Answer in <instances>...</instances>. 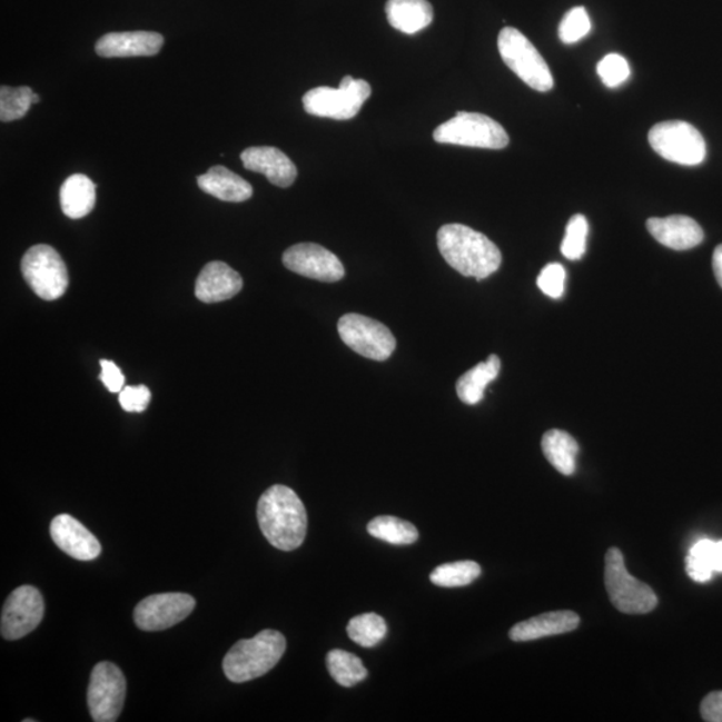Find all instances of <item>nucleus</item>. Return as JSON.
<instances>
[{
    "instance_id": "obj_6",
    "label": "nucleus",
    "mask_w": 722,
    "mask_h": 722,
    "mask_svg": "<svg viewBox=\"0 0 722 722\" xmlns=\"http://www.w3.org/2000/svg\"><path fill=\"white\" fill-rule=\"evenodd\" d=\"M434 139L439 144L494 150L505 149L510 141L506 130L493 118L466 111L442 123L434 131Z\"/></svg>"
},
{
    "instance_id": "obj_20",
    "label": "nucleus",
    "mask_w": 722,
    "mask_h": 722,
    "mask_svg": "<svg viewBox=\"0 0 722 722\" xmlns=\"http://www.w3.org/2000/svg\"><path fill=\"white\" fill-rule=\"evenodd\" d=\"M580 626V617L574 612L561 611L538 615L516 624L510 631V639L515 642H527L565 634Z\"/></svg>"
},
{
    "instance_id": "obj_39",
    "label": "nucleus",
    "mask_w": 722,
    "mask_h": 722,
    "mask_svg": "<svg viewBox=\"0 0 722 722\" xmlns=\"http://www.w3.org/2000/svg\"><path fill=\"white\" fill-rule=\"evenodd\" d=\"M713 270H714L715 280L719 281L720 287L722 288V244L714 249Z\"/></svg>"
},
{
    "instance_id": "obj_4",
    "label": "nucleus",
    "mask_w": 722,
    "mask_h": 722,
    "mask_svg": "<svg viewBox=\"0 0 722 722\" xmlns=\"http://www.w3.org/2000/svg\"><path fill=\"white\" fill-rule=\"evenodd\" d=\"M605 586L612 604L626 614H646L659 604L651 586L627 573L624 555L611 548L605 556Z\"/></svg>"
},
{
    "instance_id": "obj_14",
    "label": "nucleus",
    "mask_w": 722,
    "mask_h": 722,
    "mask_svg": "<svg viewBox=\"0 0 722 722\" xmlns=\"http://www.w3.org/2000/svg\"><path fill=\"white\" fill-rule=\"evenodd\" d=\"M283 263L295 274L323 283L340 281L346 270L333 251L313 243L294 245L284 251Z\"/></svg>"
},
{
    "instance_id": "obj_23",
    "label": "nucleus",
    "mask_w": 722,
    "mask_h": 722,
    "mask_svg": "<svg viewBox=\"0 0 722 722\" xmlns=\"http://www.w3.org/2000/svg\"><path fill=\"white\" fill-rule=\"evenodd\" d=\"M59 198L65 216L79 220L96 207V184L88 176L72 175L63 182Z\"/></svg>"
},
{
    "instance_id": "obj_7",
    "label": "nucleus",
    "mask_w": 722,
    "mask_h": 722,
    "mask_svg": "<svg viewBox=\"0 0 722 722\" xmlns=\"http://www.w3.org/2000/svg\"><path fill=\"white\" fill-rule=\"evenodd\" d=\"M498 49L503 62L530 88L545 92L553 89L554 78L535 46L514 28L500 32Z\"/></svg>"
},
{
    "instance_id": "obj_34",
    "label": "nucleus",
    "mask_w": 722,
    "mask_h": 722,
    "mask_svg": "<svg viewBox=\"0 0 722 722\" xmlns=\"http://www.w3.org/2000/svg\"><path fill=\"white\" fill-rule=\"evenodd\" d=\"M597 72L602 82L611 89L624 85L632 76L631 66L620 55H609L602 59L597 66Z\"/></svg>"
},
{
    "instance_id": "obj_31",
    "label": "nucleus",
    "mask_w": 722,
    "mask_h": 722,
    "mask_svg": "<svg viewBox=\"0 0 722 722\" xmlns=\"http://www.w3.org/2000/svg\"><path fill=\"white\" fill-rule=\"evenodd\" d=\"M34 91L30 88H9L2 86L0 89V119L2 122H12L28 115L31 108Z\"/></svg>"
},
{
    "instance_id": "obj_33",
    "label": "nucleus",
    "mask_w": 722,
    "mask_h": 722,
    "mask_svg": "<svg viewBox=\"0 0 722 722\" xmlns=\"http://www.w3.org/2000/svg\"><path fill=\"white\" fill-rule=\"evenodd\" d=\"M591 30L592 22L585 8H574L563 17L558 34L563 43L573 44L584 39Z\"/></svg>"
},
{
    "instance_id": "obj_27",
    "label": "nucleus",
    "mask_w": 722,
    "mask_h": 722,
    "mask_svg": "<svg viewBox=\"0 0 722 722\" xmlns=\"http://www.w3.org/2000/svg\"><path fill=\"white\" fill-rule=\"evenodd\" d=\"M367 530L374 538L395 546L413 545L419 538V532L413 523L396 518V516H376L368 523Z\"/></svg>"
},
{
    "instance_id": "obj_18",
    "label": "nucleus",
    "mask_w": 722,
    "mask_h": 722,
    "mask_svg": "<svg viewBox=\"0 0 722 722\" xmlns=\"http://www.w3.org/2000/svg\"><path fill=\"white\" fill-rule=\"evenodd\" d=\"M241 161L245 169L256 171L268 178L278 188H288L296 181L297 168L280 149L255 147L244 150Z\"/></svg>"
},
{
    "instance_id": "obj_11",
    "label": "nucleus",
    "mask_w": 722,
    "mask_h": 722,
    "mask_svg": "<svg viewBox=\"0 0 722 722\" xmlns=\"http://www.w3.org/2000/svg\"><path fill=\"white\" fill-rule=\"evenodd\" d=\"M125 675L111 662H99L92 669L88 689V705L96 722H115L123 709Z\"/></svg>"
},
{
    "instance_id": "obj_5",
    "label": "nucleus",
    "mask_w": 722,
    "mask_h": 722,
    "mask_svg": "<svg viewBox=\"0 0 722 722\" xmlns=\"http://www.w3.org/2000/svg\"><path fill=\"white\" fill-rule=\"evenodd\" d=\"M370 95L373 89L367 81L347 76L337 89L322 86L309 90L303 98V105L310 116L348 121L357 116Z\"/></svg>"
},
{
    "instance_id": "obj_25",
    "label": "nucleus",
    "mask_w": 722,
    "mask_h": 722,
    "mask_svg": "<svg viewBox=\"0 0 722 722\" xmlns=\"http://www.w3.org/2000/svg\"><path fill=\"white\" fill-rule=\"evenodd\" d=\"M686 573L699 584L711 581L713 574H722V540H701L689 550Z\"/></svg>"
},
{
    "instance_id": "obj_26",
    "label": "nucleus",
    "mask_w": 722,
    "mask_h": 722,
    "mask_svg": "<svg viewBox=\"0 0 722 722\" xmlns=\"http://www.w3.org/2000/svg\"><path fill=\"white\" fill-rule=\"evenodd\" d=\"M542 452L556 472L573 475L576 468L578 443L572 435L561 429H550L542 438Z\"/></svg>"
},
{
    "instance_id": "obj_22",
    "label": "nucleus",
    "mask_w": 722,
    "mask_h": 722,
    "mask_svg": "<svg viewBox=\"0 0 722 722\" xmlns=\"http://www.w3.org/2000/svg\"><path fill=\"white\" fill-rule=\"evenodd\" d=\"M386 14L394 29L414 36L434 21V9L428 0H388Z\"/></svg>"
},
{
    "instance_id": "obj_19",
    "label": "nucleus",
    "mask_w": 722,
    "mask_h": 722,
    "mask_svg": "<svg viewBox=\"0 0 722 722\" xmlns=\"http://www.w3.org/2000/svg\"><path fill=\"white\" fill-rule=\"evenodd\" d=\"M646 228L655 240L674 250L692 249L704 240V230L686 216L649 218Z\"/></svg>"
},
{
    "instance_id": "obj_12",
    "label": "nucleus",
    "mask_w": 722,
    "mask_h": 722,
    "mask_svg": "<svg viewBox=\"0 0 722 722\" xmlns=\"http://www.w3.org/2000/svg\"><path fill=\"white\" fill-rule=\"evenodd\" d=\"M43 614L44 602L38 589L28 585L16 589L3 605L0 621L3 639H23L41 624Z\"/></svg>"
},
{
    "instance_id": "obj_8",
    "label": "nucleus",
    "mask_w": 722,
    "mask_h": 722,
    "mask_svg": "<svg viewBox=\"0 0 722 722\" xmlns=\"http://www.w3.org/2000/svg\"><path fill=\"white\" fill-rule=\"evenodd\" d=\"M21 269L26 283L42 300H58L68 290V268L61 255L50 245H34L26 251Z\"/></svg>"
},
{
    "instance_id": "obj_37",
    "label": "nucleus",
    "mask_w": 722,
    "mask_h": 722,
    "mask_svg": "<svg viewBox=\"0 0 722 722\" xmlns=\"http://www.w3.org/2000/svg\"><path fill=\"white\" fill-rule=\"evenodd\" d=\"M101 380L111 394H119L125 388V376L115 362L101 360Z\"/></svg>"
},
{
    "instance_id": "obj_28",
    "label": "nucleus",
    "mask_w": 722,
    "mask_h": 722,
    "mask_svg": "<svg viewBox=\"0 0 722 722\" xmlns=\"http://www.w3.org/2000/svg\"><path fill=\"white\" fill-rule=\"evenodd\" d=\"M327 667L337 684L344 688L355 686L368 675L366 666L357 655L339 649L328 653Z\"/></svg>"
},
{
    "instance_id": "obj_32",
    "label": "nucleus",
    "mask_w": 722,
    "mask_h": 722,
    "mask_svg": "<svg viewBox=\"0 0 722 722\" xmlns=\"http://www.w3.org/2000/svg\"><path fill=\"white\" fill-rule=\"evenodd\" d=\"M589 236V222L585 216L575 215L570 218L566 227V235L561 245L562 255L567 260H581L586 251Z\"/></svg>"
},
{
    "instance_id": "obj_24",
    "label": "nucleus",
    "mask_w": 722,
    "mask_h": 722,
    "mask_svg": "<svg viewBox=\"0 0 722 722\" xmlns=\"http://www.w3.org/2000/svg\"><path fill=\"white\" fill-rule=\"evenodd\" d=\"M502 363L498 356L492 355L486 362L467 370L456 383V394L463 403L474 406L478 404L489 383L494 382L501 373Z\"/></svg>"
},
{
    "instance_id": "obj_36",
    "label": "nucleus",
    "mask_w": 722,
    "mask_h": 722,
    "mask_svg": "<svg viewBox=\"0 0 722 722\" xmlns=\"http://www.w3.org/2000/svg\"><path fill=\"white\" fill-rule=\"evenodd\" d=\"M150 400L151 394L147 386H128L119 393V403L126 413H144Z\"/></svg>"
},
{
    "instance_id": "obj_1",
    "label": "nucleus",
    "mask_w": 722,
    "mask_h": 722,
    "mask_svg": "<svg viewBox=\"0 0 722 722\" xmlns=\"http://www.w3.org/2000/svg\"><path fill=\"white\" fill-rule=\"evenodd\" d=\"M257 520L265 538L284 552L299 548L306 540L308 516L293 488L275 485L261 495Z\"/></svg>"
},
{
    "instance_id": "obj_16",
    "label": "nucleus",
    "mask_w": 722,
    "mask_h": 722,
    "mask_svg": "<svg viewBox=\"0 0 722 722\" xmlns=\"http://www.w3.org/2000/svg\"><path fill=\"white\" fill-rule=\"evenodd\" d=\"M164 37L151 31L110 32L96 44L103 58L154 57L161 51Z\"/></svg>"
},
{
    "instance_id": "obj_30",
    "label": "nucleus",
    "mask_w": 722,
    "mask_h": 722,
    "mask_svg": "<svg viewBox=\"0 0 722 722\" xmlns=\"http://www.w3.org/2000/svg\"><path fill=\"white\" fill-rule=\"evenodd\" d=\"M349 639L363 647H373L386 637L387 624L380 615L366 613L357 615L347 626Z\"/></svg>"
},
{
    "instance_id": "obj_38",
    "label": "nucleus",
    "mask_w": 722,
    "mask_h": 722,
    "mask_svg": "<svg viewBox=\"0 0 722 722\" xmlns=\"http://www.w3.org/2000/svg\"><path fill=\"white\" fill-rule=\"evenodd\" d=\"M701 715L708 722H722V692H712L701 702Z\"/></svg>"
},
{
    "instance_id": "obj_9",
    "label": "nucleus",
    "mask_w": 722,
    "mask_h": 722,
    "mask_svg": "<svg viewBox=\"0 0 722 722\" xmlns=\"http://www.w3.org/2000/svg\"><path fill=\"white\" fill-rule=\"evenodd\" d=\"M649 144L665 160L685 167H695L706 157L704 137L688 122L666 121L653 126L649 131Z\"/></svg>"
},
{
    "instance_id": "obj_2",
    "label": "nucleus",
    "mask_w": 722,
    "mask_h": 722,
    "mask_svg": "<svg viewBox=\"0 0 722 722\" xmlns=\"http://www.w3.org/2000/svg\"><path fill=\"white\" fill-rule=\"evenodd\" d=\"M438 248L449 267L476 280L495 274L502 265L498 247L479 231L462 224H448L438 231Z\"/></svg>"
},
{
    "instance_id": "obj_13",
    "label": "nucleus",
    "mask_w": 722,
    "mask_h": 722,
    "mask_svg": "<svg viewBox=\"0 0 722 722\" xmlns=\"http://www.w3.org/2000/svg\"><path fill=\"white\" fill-rule=\"evenodd\" d=\"M196 600L185 593H162L144 599L135 609L136 625L145 632H160L188 619Z\"/></svg>"
},
{
    "instance_id": "obj_21",
    "label": "nucleus",
    "mask_w": 722,
    "mask_h": 722,
    "mask_svg": "<svg viewBox=\"0 0 722 722\" xmlns=\"http://www.w3.org/2000/svg\"><path fill=\"white\" fill-rule=\"evenodd\" d=\"M198 187L205 194L227 202H244L254 196V188L243 177L229 169L217 165L207 174L197 177Z\"/></svg>"
},
{
    "instance_id": "obj_35",
    "label": "nucleus",
    "mask_w": 722,
    "mask_h": 722,
    "mask_svg": "<svg viewBox=\"0 0 722 722\" xmlns=\"http://www.w3.org/2000/svg\"><path fill=\"white\" fill-rule=\"evenodd\" d=\"M566 270L558 263L546 265L541 270L538 276V288L543 294L552 297V299H560L565 294Z\"/></svg>"
},
{
    "instance_id": "obj_29",
    "label": "nucleus",
    "mask_w": 722,
    "mask_h": 722,
    "mask_svg": "<svg viewBox=\"0 0 722 722\" xmlns=\"http://www.w3.org/2000/svg\"><path fill=\"white\" fill-rule=\"evenodd\" d=\"M482 568L474 561H459L445 563L434 570L429 575L431 582L441 587H462L479 578Z\"/></svg>"
},
{
    "instance_id": "obj_3",
    "label": "nucleus",
    "mask_w": 722,
    "mask_h": 722,
    "mask_svg": "<svg viewBox=\"0 0 722 722\" xmlns=\"http://www.w3.org/2000/svg\"><path fill=\"white\" fill-rule=\"evenodd\" d=\"M287 641L277 631H263L250 640L238 641L225 655L222 669L227 679L243 684L261 678L281 660Z\"/></svg>"
},
{
    "instance_id": "obj_15",
    "label": "nucleus",
    "mask_w": 722,
    "mask_h": 722,
    "mask_svg": "<svg viewBox=\"0 0 722 722\" xmlns=\"http://www.w3.org/2000/svg\"><path fill=\"white\" fill-rule=\"evenodd\" d=\"M50 534L56 545L71 558L91 561L102 552L101 543L81 522L69 514L56 516L51 522Z\"/></svg>"
},
{
    "instance_id": "obj_40",
    "label": "nucleus",
    "mask_w": 722,
    "mask_h": 722,
    "mask_svg": "<svg viewBox=\"0 0 722 722\" xmlns=\"http://www.w3.org/2000/svg\"><path fill=\"white\" fill-rule=\"evenodd\" d=\"M39 101H41V97H39V96L36 95V92H34V96H32V103H39Z\"/></svg>"
},
{
    "instance_id": "obj_17",
    "label": "nucleus",
    "mask_w": 722,
    "mask_h": 722,
    "mask_svg": "<svg viewBox=\"0 0 722 722\" xmlns=\"http://www.w3.org/2000/svg\"><path fill=\"white\" fill-rule=\"evenodd\" d=\"M243 278L238 271L222 261L205 265L196 281V297L207 304L234 299L243 289Z\"/></svg>"
},
{
    "instance_id": "obj_10",
    "label": "nucleus",
    "mask_w": 722,
    "mask_h": 722,
    "mask_svg": "<svg viewBox=\"0 0 722 722\" xmlns=\"http://www.w3.org/2000/svg\"><path fill=\"white\" fill-rule=\"evenodd\" d=\"M337 330L350 349L370 360H387L396 348L395 336L388 327L367 316L344 315L337 324Z\"/></svg>"
}]
</instances>
